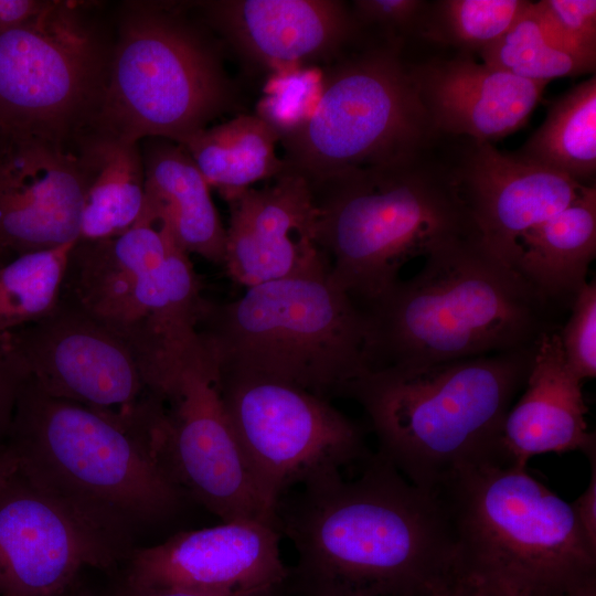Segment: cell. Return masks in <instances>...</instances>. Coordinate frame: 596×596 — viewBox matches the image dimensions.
Wrapping results in <instances>:
<instances>
[{"mask_svg":"<svg viewBox=\"0 0 596 596\" xmlns=\"http://www.w3.org/2000/svg\"><path fill=\"white\" fill-rule=\"evenodd\" d=\"M273 523L296 551L285 585L298 596H429L457 568L439 494L379 453L352 479L332 472L284 494Z\"/></svg>","mask_w":596,"mask_h":596,"instance_id":"6da1fadb","label":"cell"},{"mask_svg":"<svg viewBox=\"0 0 596 596\" xmlns=\"http://www.w3.org/2000/svg\"><path fill=\"white\" fill-rule=\"evenodd\" d=\"M6 448L15 469L126 558L138 530L187 497L158 451L157 429L50 396L28 376Z\"/></svg>","mask_w":596,"mask_h":596,"instance_id":"7a4b0ae2","label":"cell"},{"mask_svg":"<svg viewBox=\"0 0 596 596\" xmlns=\"http://www.w3.org/2000/svg\"><path fill=\"white\" fill-rule=\"evenodd\" d=\"M363 308L370 371L416 368L534 347L561 328L556 308L492 255L478 235L425 257Z\"/></svg>","mask_w":596,"mask_h":596,"instance_id":"3957f363","label":"cell"},{"mask_svg":"<svg viewBox=\"0 0 596 596\" xmlns=\"http://www.w3.org/2000/svg\"><path fill=\"white\" fill-rule=\"evenodd\" d=\"M535 345L369 371L349 386L345 396L368 415L377 453L409 482L437 492L462 468L507 461L501 451L502 425L524 387Z\"/></svg>","mask_w":596,"mask_h":596,"instance_id":"277c9868","label":"cell"},{"mask_svg":"<svg viewBox=\"0 0 596 596\" xmlns=\"http://www.w3.org/2000/svg\"><path fill=\"white\" fill-rule=\"evenodd\" d=\"M201 340L220 375L287 383L330 400L370 371L364 311L329 273L245 288L236 300L206 299Z\"/></svg>","mask_w":596,"mask_h":596,"instance_id":"5b68a950","label":"cell"},{"mask_svg":"<svg viewBox=\"0 0 596 596\" xmlns=\"http://www.w3.org/2000/svg\"><path fill=\"white\" fill-rule=\"evenodd\" d=\"M310 189L330 277L361 309L400 280L411 259L478 235L451 173L424 156Z\"/></svg>","mask_w":596,"mask_h":596,"instance_id":"8992f818","label":"cell"},{"mask_svg":"<svg viewBox=\"0 0 596 596\" xmlns=\"http://www.w3.org/2000/svg\"><path fill=\"white\" fill-rule=\"evenodd\" d=\"M457 566L515 596H542L596 575V549L570 502L526 467L494 460L455 472L438 490Z\"/></svg>","mask_w":596,"mask_h":596,"instance_id":"52a82bcc","label":"cell"},{"mask_svg":"<svg viewBox=\"0 0 596 596\" xmlns=\"http://www.w3.org/2000/svg\"><path fill=\"white\" fill-rule=\"evenodd\" d=\"M183 3L126 1L91 128L182 143L235 100L219 50Z\"/></svg>","mask_w":596,"mask_h":596,"instance_id":"ba28073f","label":"cell"},{"mask_svg":"<svg viewBox=\"0 0 596 596\" xmlns=\"http://www.w3.org/2000/svg\"><path fill=\"white\" fill-rule=\"evenodd\" d=\"M435 132L397 51L371 50L324 73L316 113L280 139L285 172L312 187L400 164L424 156Z\"/></svg>","mask_w":596,"mask_h":596,"instance_id":"9c48e42d","label":"cell"},{"mask_svg":"<svg viewBox=\"0 0 596 596\" xmlns=\"http://www.w3.org/2000/svg\"><path fill=\"white\" fill-rule=\"evenodd\" d=\"M93 3L53 0L0 32V128L73 145L93 125L113 35Z\"/></svg>","mask_w":596,"mask_h":596,"instance_id":"30bf717a","label":"cell"},{"mask_svg":"<svg viewBox=\"0 0 596 596\" xmlns=\"http://www.w3.org/2000/svg\"><path fill=\"white\" fill-rule=\"evenodd\" d=\"M219 382L254 483L272 512L291 488L369 456L360 426L330 400L254 376L219 374Z\"/></svg>","mask_w":596,"mask_h":596,"instance_id":"8fae6325","label":"cell"},{"mask_svg":"<svg viewBox=\"0 0 596 596\" xmlns=\"http://www.w3.org/2000/svg\"><path fill=\"white\" fill-rule=\"evenodd\" d=\"M159 453L183 490L222 522L268 521L221 395L219 373L201 349L164 386Z\"/></svg>","mask_w":596,"mask_h":596,"instance_id":"7c38bea8","label":"cell"},{"mask_svg":"<svg viewBox=\"0 0 596 596\" xmlns=\"http://www.w3.org/2000/svg\"><path fill=\"white\" fill-rule=\"evenodd\" d=\"M30 379L50 396L113 418L148 424L161 408L125 341L60 296L43 318L9 331Z\"/></svg>","mask_w":596,"mask_h":596,"instance_id":"4fadbf2b","label":"cell"},{"mask_svg":"<svg viewBox=\"0 0 596 596\" xmlns=\"http://www.w3.org/2000/svg\"><path fill=\"white\" fill-rule=\"evenodd\" d=\"M125 556L15 467L0 482V596H64Z\"/></svg>","mask_w":596,"mask_h":596,"instance_id":"5bb4252c","label":"cell"},{"mask_svg":"<svg viewBox=\"0 0 596 596\" xmlns=\"http://www.w3.org/2000/svg\"><path fill=\"white\" fill-rule=\"evenodd\" d=\"M281 535L273 522L231 521L181 531L124 560L123 581L203 596H244L281 585L288 576Z\"/></svg>","mask_w":596,"mask_h":596,"instance_id":"9a60e30c","label":"cell"},{"mask_svg":"<svg viewBox=\"0 0 596 596\" xmlns=\"http://www.w3.org/2000/svg\"><path fill=\"white\" fill-rule=\"evenodd\" d=\"M85 180L74 145L0 128V244L13 255L77 241Z\"/></svg>","mask_w":596,"mask_h":596,"instance_id":"2e32d148","label":"cell"},{"mask_svg":"<svg viewBox=\"0 0 596 596\" xmlns=\"http://www.w3.org/2000/svg\"><path fill=\"white\" fill-rule=\"evenodd\" d=\"M224 266L245 288L330 272L318 243V209L309 183L284 172L274 184L230 200Z\"/></svg>","mask_w":596,"mask_h":596,"instance_id":"e0dca14e","label":"cell"},{"mask_svg":"<svg viewBox=\"0 0 596 596\" xmlns=\"http://www.w3.org/2000/svg\"><path fill=\"white\" fill-rule=\"evenodd\" d=\"M169 232V231H168ZM206 299L189 254L169 233L163 257L113 307L94 316L129 347L157 396L202 347Z\"/></svg>","mask_w":596,"mask_h":596,"instance_id":"ac0fdd59","label":"cell"},{"mask_svg":"<svg viewBox=\"0 0 596 596\" xmlns=\"http://www.w3.org/2000/svg\"><path fill=\"white\" fill-rule=\"evenodd\" d=\"M450 173L482 245L510 267L522 235L589 187L473 140Z\"/></svg>","mask_w":596,"mask_h":596,"instance_id":"d6986e66","label":"cell"},{"mask_svg":"<svg viewBox=\"0 0 596 596\" xmlns=\"http://www.w3.org/2000/svg\"><path fill=\"white\" fill-rule=\"evenodd\" d=\"M206 22L244 56L272 71L336 54L355 30L336 0L199 1Z\"/></svg>","mask_w":596,"mask_h":596,"instance_id":"ffe728a7","label":"cell"},{"mask_svg":"<svg viewBox=\"0 0 596 596\" xmlns=\"http://www.w3.org/2000/svg\"><path fill=\"white\" fill-rule=\"evenodd\" d=\"M409 72L436 132L490 143L524 126L547 84L465 56L432 61Z\"/></svg>","mask_w":596,"mask_h":596,"instance_id":"44dd1931","label":"cell"},{"mask_svg":"<svg viewBox=\"0 0 596 596\" xmlns=\"http://www.w3.org/2000/svg\"><path fill=\"white\" fill-rule=\"evenodd\" d=\"M558 330L545 332L536 342L523 393L502 425V456L521 467L536 455L596 451L586 421L584 382L565 361Z\"/></svg>","mask_w":596,"mask_h":596,"instance_id":"7402d4cb","label":"cell"},{"mask_svg":"<svg viewBox=\"0 0 596 596\" xmlns=\"http://www.w3.org/2000/svg\"><path fill=\"white\" fill-rule=\"evenodd\" d=\"M140 146L145 200L138 220L166 227L189 255L223 265L226 228L194 161L169 139L147 138Z\"/></svg>","mask_w":596,"mask_h":596,"instance_id":"603a6c76","label":"cell"},{"mask_svg":"<svg viewBox=\"0 0 596 596\" xmlns=\"http://www.w3.org/2000/svg\"><path fill=\"white\" fill-rule=\"evenodd\" d=\"M596 256V187L533 226L518 243L512 269L546 305L570 309Z\"/></svg>","mask_w":596,"mask_h":596,"instance_id":"cb8c5ba5","label":"cell"},{"mask_svg":"<svg viewBox=\"0 0 596 596\" xmlns=\"http://www.w3.org/2000/svg\"><path fill=\"white\" fill-rule=\"evenodd\" d=\"M85 180L79 241L115 237L132 227L143 206L139 141L88 128L74 142Z\"/></svg>","mask_w":596,"mask_h":596,"instance_id":"d4e9b609","label":"cell"},{"mask_svg":"<svg viewBox=\"0 0 596 596\" xmlns=\"http://www.w3.org/2000/svg\"><path fill=\"white\" fill-rule=\"evenodd\" d=\"M166 227L139 220L125 233L77 240L70 252L60 296L98 316L113 307L164 255Z\"/></svg>","mask_w":596,"mask_h":596,"instance_id":"484cf974","label":"cell"},{"mask_svg":"<svg viewBox=\"0 0 596 596\" xmlns=\"http://www.w3.org/2000/svg\"><path fill=\"white\" fill-rule=\"evenodd\" d=\"M280 135L257 115L235 118L204 128L182 143L206 183L227 202L257 181L285 172L276 153Z\"/></svg>","mask_w":596,"mask_h":596,"instance_id":"4316f807","label":"cell"},{"mask_svg":"<svg viewBox=\"0 0 596 596\" xmlns=\"http://www.w3.org/2000/svg\"><path fill=\"white\" fill-rule=\"evenodd\" d=\"M513 155L594 185L596 172V76L558 97L545 120Z\"/></svg>","mask_w":596,"mask_h":596,"instance_id":"83f0119b","label":"cell"},{"mask_svg":"<svg viewBox=\"0 0 596 596\" xmlns=\"http://www.w3.org/2000/svg\"><path fill=\"white\" fill-rule=\"evenodd\" d=\"M482 63L535 82L577 76L595 71L596 61L561 46L539 18L534 2L494 43L480 51Z\"/></svg>","mask_w":596,"mask_h":596,"instance_id":"f1b7e54d","label":"cell"},{"mask_svg":"<svg viewBox=\"0 0 596 596\" xmlns=\"http://www.w3.org/2000/svg\"><path fill=\"white\" fill-rule=\"evenodd\" d=\"M75 242L17 255L0 267V333L36 321L55 307Z\"/></svg>","mask_w":596,"mask_h":596,"instance_id":"f546056e","label":"cell"},{"mask_svg":"<svg viewBox=\"0 0 596 596\" xmlns=\"http://www.w3.org/2000/svg\"><path fill=\"white\" fill-rule=\"evenodd\" d=\"M324 72L317 66L288 64L270 72L257 116L280 139L301 128L316 113L323 93Z\"/></svg>","mask_w":596,"mask_h":596,"instance_id":"4dcf8cb0","label":"cell"},{"mask_svg":"<svg viewBox=\"0 0 596 596\" xmlns=\"http://www.w3.org/2000/svg\"><path fill=\"white\" fill-rule=\"evenodd\" d=\"M529 3L524 0H446L439 2V13L450 42L480 52L499 40Z\"/></svg>","mask_w":596,"mask_h":596,"instance_id":"1f68e13d","label":"cell"},{"mask_svg":"<svg viewBox=\"0 0 596 596\" xmlns=\"http://www.w3.org/2000/svg\"><path fill=\"white\" fill-rule=\"evenodd\" d=\"M571 313L558 330L570 370L583 382L596 376V281H587L575 295Z\"/></svg>","mask_w":596,"mask_h":596,"instance_id":"d6a6232c","label":"cell"},{"mask_svg":"<svg viewBox=\"0 0 596 596\" xmlns=\"http://www.w3.org/2000/svg\"><path fill=\"white\" fill-rule=\"evenodd\" d=\"M534 9L560 45L596 61L595 0H542L534 2Z\"/></svg>","mask_w":596,"mask_h":596,"instance_id":"836d02e7","label":"cell"},{"mask_svg":"<svg viewBox=\"0 0 596 596\" xmlns=\"http://www.w3.org/2000/svg\"><path fill=\"white\" fill-rule=\"evenodd\" d=\"M28 376L10 333H0V449L6 447L18 397Z\"/></svg>","mask_w":596,"mask_h":596,"instance_id":"e575fe53","label":"cell"},{"mask_svg":"<svg viewBox=\"0 0 596 596\" xmlns=\"http://www.w3.org/2000/svg\"><path fill=\"white\" fill-rule=\"evenodd\" d=\"M424 1L419 0H358L353 2L360 20L387 29L411 28L421 17Z\"/></svg>","mask_w":596,"mask_h":596,"instance_id":"d590c367","label":"cell"},{"mask_svg":"<svg viewBox=\"0 0 596 596\" xmlns=\"http://www.w3.org/2000/svg\"><path fill=\"white\" fill-rule=\"evenodd\" d=\"M429 596H515L510 592L456 568L455 573Z\"/></svg>","mask_w":596,"mask_h":596,"instance_id":"8d00e7d4","label":"cell"},{"mask_svg":"<svg viewBox=\"0 0 596 596\" xmlns=\"http://www.w3.org/2000/svg\"><path fill=\"white\" fill-rule=\"evenodd\" d=\"M587 457L590 461L589 481L571 507L586 540L596 549V451Z\"/></svg>","mask_w":596,"mask_h":596,"instance_id":"74e56055","label":"cell"},{"mask_svg":"<svg viewBox=\"0 0 596 596\" xmlns=\"http://www.w3.org/2000/svg\"><path fill=\"white\" fill-rule=\"evenodd\" d=\"M52 0H0V32L21 25L43 12Z\"/></svg>","mask_w":596,"mask_h":596,"instance_id":"f35d334b","label":"cell"},{"mask_svg":"<svg viewBox=\"0 0 596 596\" xmlns=\"http://www.w3.org/2000/svg\"><path fill=\"white\" fill-rule=\"evenodd\" d=\"M285 583V582H284ZM284 583L275 588L244 596H285ZM102 596H203L191 593H184L172 589L151 588L138 586L118 579L107 592Z\"/></svg>","mask_w":596,"mask_h":596,"instance_id":"ab89813d","label":"cell"},{"mask_svg":"<svg viewBox=\"0 0 596 596\" xmlns=\"http://www.w3.org/2000/svg\"><path fill=\"white\" fill-rule=\"evenodd\" d=\"M542 596H596V575L567 584Z\"/></svg>","mask_w":596,"mask_h":596,"instance_id":"60d3db41","label":"cell"},{"mask_svg":"<svg viewBox=\"0 0 596 596\" xmlns=\"http://www.w3.org/2000/svg\"><path fill=\"white\" fill-rule=\"evenodd\" d=\"M14 465L7 451V448L0 449V482L13 470Z\"/></svg>","mask_w":596,"mask_h":596,"instance_id":"b9f144b4","label":"cell"},{"mask_svg":"<svg viewBox=\"0 0 596 596\" xmlns=\"http://www.w3.org/2000/svg\"><path fill=\"white\" fill-rule=\"evenodd\" d=\"M15 255L0 244V267L12 259Z\"/></svg>","mask_w":596,"mask_h":596,"instance_id":"7bdbcfd3","label":"cell"},{"mask_svg":"<svg viewBox=\"0 0 596 596\" xmlns=\"http://www.w3.org/2000/svg\"><path fill=\"white\" fill-rule=\"evenodd\" d=\"M65 596H95L93 595L91 592L88 590H85L84 588H82L78 584L71 590L68 592Z\"/></svg>","mask_w":596,"mask_h":596,"instance_id":"ee69618b","label":"cell"},{"mask_svg":"<svg viewBox=\"0 0 596 596\" xmlns=\"http://www.w3.org/2000/svg\"><path fill=\"white\" fill-rule=\"evenodd\" d=\"M285 590H286V596H298V595L291 593V592L286 587V585H285Z\"/></svg>","mask_w":596,"mask_h":596,"instance_id":"f6af8a7d","label":"cell"},{"mask_svg":"<svg viewBox=\"0 0 596 596\" xmlns=\"http://www.w3.org/2000/svg\"><path fill=\"white\" fill-rule=\"evenodd\" d=\"M70 592H71V590H70ZM65 595H66V594H65ZM65 595H64V596H65Z\"/></svg>","mask_w":596,"mask_h":596,"instance_id":"bcb514c9","label":"cell"}]
</instances>
